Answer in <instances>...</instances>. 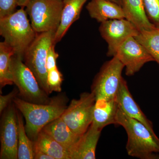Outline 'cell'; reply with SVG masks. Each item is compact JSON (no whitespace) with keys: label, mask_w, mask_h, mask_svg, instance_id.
Here are the masks:
<instances>
[{"label":"cell","mask_w":159,"mask_h":159,"mask_svg":"<svg viewBox=\"0 0 159 159\" xmlns=\"http://www.w3.org/2000/svg\"><path fill=\"white\" fill-rule=\"evenodd\" d=\"M12 102L25 119L27 135L34 141L45 125L61 116L67 107L68 99L65 94H59L46 104L31 103L17 97Z\"/></svg>","instance_id":"cell-1"},{"label":"cell","mask_w":159,"mask_h":159,"mask_svg":"<svg viewBox=\"0 0 159 159\" xmlns=\"http://www.w3.org/2000/svg\"><path fill=\"white\" fill-rule=\"evenodd\" d=\"M116 125L127 133L126 145L129 155L141 159H159V138L142 122L129 117L120 108L116 116Z\"/></svg>","instance_id":"cell-2"},{"label":"cell","mask_w":159,"mask_h":159,"mask_svg":"<svg viewBox=\"0 0 159 159\" xmlns=\"http://www.w3.org/2000/svg\"><path fill=\"white\" fill-rule=\"evenodd\" d=\"M37 33L30 23L24 8L0 19V34L4 38V41L13 49L14 55L23 60Z\"/></svg>","instance_id":"cell-3"},{"label":"cell","mask_w":159,"mask_h":159,"mask_svg":"<svg viewBox=\"0 0 159 159\" xmlns=\"http://www.w3.org/2000/svg\"><path fill=\"white\" fill-rule=\"evenodd\" d=\"M56 31L37 33L34 41L26 51L25 63L34 74L42 89L48 95L51 94L48 83L46 60L48 51L54 43Z\"/></svg>","instance_id":"cell-4"},{"label":"cell","mask_w":159,"mask_h":159,"mask_svg":"<svg viewBox=\"0 0 159 159\" xmlns=\"http://www.w3.org/2000/svg\"><path fill=\"white\" fill-rule=\"evenodd\" d=\"M25 7L37 33L57 31L61 20L63 0H30Z\"/></svg>","instance_id":"cell-5"},{"label":"cell","mask_w":159,"mask_h":159,"mask_svg":"<svg viewBox=\"0 0 159 159\" xmlns=\"http://www.w3.org/2000/svg\"><path fill=\"white\" fill-rule=\"evenodd\" d=\"M23 61L15 55L11 59L12 80L21 99L36 104L49 103L51 98L40 87L34 74Z\"/></svg>","instance_id":"cell-6"},{"label":"cell","mask_w":159,"mask_h":159,"mask_svg":"<svg viewBox=\"0 0 159 159\" xmlns=\"http://www.w3.org/2000/svg\"><path fill=\"white\" fill-rule=\"evenodd\" d=\"M96 101V97L92 92L82 93L79 99L72 100L61 116L77 135L80 136L85 133L92 124Z\"/></svg>","instance_id":"cell-7"},{"label":"cell","mask_w":159,"mask_h":159,"mask_svg":"<svg viewBox=\"0 0 159 159\" xmlns=\"http://www.w3.org/2000/svg\"><path fill=\"white\" fill-rule=\"evenodd\" d=\"M124 65L116 56L102 65L94 78L91 92L96 99H115L123 77Z\"/></svg>","instance_id":"cell-8"},{"label":"cell","mask_w":159,"mask_h":159,"mask_svg":"<svg viewBox=\"0 0 159 159\" xmlns=\"http://www.w3.org/2000/svg\"><path fill=\"white\" fill-rule=\"evenodd\" d=\"M99 30L108 45L107 55L109 57H114L122 43L139 33L136 27L126 18L105 21L101 23Z\"/></svg>","instance_id":"cell-9"},{"label":"cell","mask_w":159,"mask_h":159,"mask_svg":"<svg viewBox=\"0 0 159 159\" xmlns=\"http://www.w3.org/2000/svg\"><path fill=\"white\" fill-rule=\"evenodd\" d=\"M17 108L14 102L5 109L1 123V159H18Z\"/></svg>","instance_id":"cell-10"},{"label":"cell","mask_w":159,"mask_h":159,"mask_svg":"<svg viewBox=\"0 0 159 159\" xmlns=\"http://www.w3.org/2000/svg\"><path fill=\"white\" fill-rule=\"evenodd\" d=\"M115 56L124 65L125 75L128 77L139 72L145 64L155 61L153 57L134 37L129 38L122 43Z\"/></svg>","instance_id":"cell-11"},{"label":"cell","mask_w":159,"mask_h":159,"mask_svg":"<svg viewBox=\"0 0 159 159\" xmlns=\"http://www.w3.org/2000/svg\"><path fill=\"white\" fill-rule=\"evenodd\" d=\"M116 99L119 108L124 113L129 117L142 122L152 132L155 133L152 122L145 116L135 101L129 89L127 82L123 78Z\"/></svg>","instance_id":"cell-12"},{"label":"cell","mask_w":159,"mask_h":159,"mask_svg":"<svg viewBox=\"0 0 159 159\" xmlns=\"http://www.w3.org/2000/svg\"><path fill=\"white\" fill-rule=\"evenodd\" d=\"M102 130L91 124L80 136L74 148L70 152V159H95L96 148Z\"/></svg>","instance_id":"cell-13"},{"label":"cell","mask_w":159,"mask_h":159,"mask_svg":"<svg viewBox=\"0 0 159 159\" xmlns=\"http://www.w3.org/2000/svg\"><path fill=\"white\" fill-rule=\"evenodd\" d=\"M86 8L90 17L98 22L125 18L122 6L107 0H91Z\"/></svg>","instance_id":"cell-14"},{"label":"cell","mask_w":159,"mask_h":159,"mask_svg":"<svg viewBox=\"0 0 159 159\" xmlns=\"http://www.w3.org/2000/svg\"><path fill=\"white\" fill-rule=\"evenodd\" d=\"M42 130L62 145L69 153L80 137L71 130L61 117L47 124Z\"/></svg>","instance_id":"cell-15"},{"label":"cell","mask_w":159,"mask_h":159,"mask_svg":"<svg viewBox=\"0 0 159 159\" xmlns=\"http://www.w3.org/2000/svg\"><path fill=\"white\" fill-rule=\"evenodd\" d=\"M119 106L116 98L113 99H96L92 124L98 129L111 124L116 125V116Z\"/></svg>","instance_id":"cell-16"},{"label":"cell","mask_w":159,"mask_h":159,"mask_svg":"<svg viewBox=\"0 0 159 159\" xmlns=\"http://www.w3.org/2000/svg\"><path fill=\"white\" fill-rule=\"evenodd\" d=\"M88 0H63L61 20L55 33L54 43L62 39L71 25L80 16L83 7Z\"/></svg>","instance_id":"cell-17"},{"label":"cell","mask_w":159,"mask_h":159,"mask_svg":"<svg viewBox=\"0 0 159 159\" xmlns=\"http://www.w3.org/2000/svg\"><path fill=\"white\" fill-rule=\"evenodd\" d=\"M122 8L125 18L132 23L139 31L156 28L147 17L143 0H123Z\"/></svg>","instance_id":"cell-18"},{"label":"cell","mask_w":159,"mask_h":159,"mask_svg":"<svg viewBox=\"0 0 159 159\" xmlns=\"http://www.w3.org/2000/svg\"><path fill=\"white\" fill-rule=\"evenodd\" d=\"M34 143V149L43 152L54 159H70L69 152L43 131L40 132Z\"/></svg>","instance_id":"cell-19"},{"label":"cell","mask_w":159,"mask_h":159,"mask_svg":"<svg viewBox=\"0 0 159 159\" xmlns=\"http://www.w3.org/2000/svg\"><path fill=\"white\" fill-rule=\"evenodd\" d=\"M15 54L12 48L5 41L0 43V88L13 84L11 59Z\"/></svg>","instance_id":"cell-20"},{"label":"cell","mask_w":159,"mask_h":159,"mask_svg":"<svg viewBox=\"0 0 159 159\" xmlns=\"http://www.w3.org/2000/svg\"><path fill=\"white\" fill-rule=\"evenodd\" d=\"M16 113L18 129V159H33L34 156V141L31 140L26 133L22 116V114L17 109Z\"/></svg>","instance_id":"cell-21"},{"label":"cell","mask_w":159,"mask_h":159,"mask_svg":"<svg viewBox=\"0 0 159 159\" xmlns=\"http://www.w3.org/2000/svg\"><path fill=\"white\" fill-rule=\"evenodd\" d=\"M134 38L145 49L159 65V29L139 31Z\"/></svg>","instance_id":"cell-22"},{"label":"cell","mask_w":159,"mask_h":159,"mask_svg":"<svg viewBox=\"0 0 159 159\" xmlns=\"http://www.w3.org/2000/svg\"><path fill=\"white\" fill-rule=\"evenodd\" d=\"M145 12L148 20L159 29V0H143Z\"/></svg>","instance_id":"cell-23"},{"label":"cell","mask_w":159,"mask_h":159,"mask_svg":"<svg viewBox=\"0 0 159 159\" xmlns=\"http://www.w3.org/2000/svg\"><path fill=\"white\" fill-rule=\"evenodd\" d=\"M63 80L62 74L57 67L48 71V85L51 93L61 92Z\"/></svg>","instance_id":"cell-24"},{"label":"cell","mask_w":159,"mask_h":159,"mask_svg":"<svg viewBox=\"0 0 159 159\" xmlns=\"http://www.w3.org/2000/svg\"><path fill=\"white\" fill-rule=\"evenodd\" d=\"M17 6L18 0H0V19L14 13Z\"/></svg>","instance_id":"cell-25"},{"label":"cell","mask_w":159,"mask_h":159,"mask_svg":"<svg viewBox=\"0 0 159 159\" xmlns=\"http://www.w3.org/2000/svg\"><path fill=\"white\" fill-rule=\"evenodd\" d=\"M55 45H52L48 51L46 60V68L48 72L57 67L56 61L59 54L55 51Z\"/></svg>","instance_id":"cell-26"},{"label":"cell","mask_w":159,"mask_h":159,"mask_svg":"<svg viewBox=\"0 0 159 159\" xmlns=\"http://www.w3.org/2000/svg\"><path fill=\"white\" fill-rule=\"evenodd\" d=\"M19 93L18 89H14L7 95L2 96L0 95V113L2 115L3 111L11 103V101L16 97V95Z\"/></svg>","instance_id":"cell-27"},{"label":"cell","mask_w":159,"mask_h":159,"mask_svg":"<svg viewBox=\"0 0 159 159\" xmlns=\"http://www.w3.org/2000/svg\"><path fill=\"white\" fill-rule=\"evenodd\" d=\"M34 159H54L43 152L37 149H34Z\"/></svg>","instance_id":"cell-28"},{"label":"cell","mask_w":159,"mask_h":159,"mask_svg":"<svg viewBox=\"0 0 159 159\" xmlns=\"http://www.w3.org/2000/svg\"><path fill=\"white\" fill-rule=\"evenodd\" d=\"M30 1V0H18L19 6H20L21 8H24L26 7Z\"/></svg>","instance_id":"cell-29"},{"label":"cell","mask_w":159,"mask_h":159,"mask_svg":"<svg viewBox=\"0 0 159 159\" xmlns=\"http://www.w3.org/2000/svg\"><path fill=\"white\" fill-rule=\"evenodd\" d=\"M107 1H110V2L116 3L122 7L123 0H107Z\"/></svg>","instance_id":"cell-30"}]
</instances>
